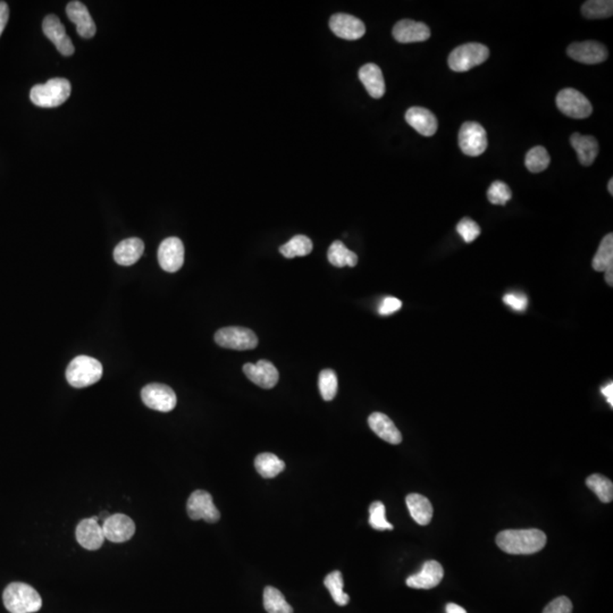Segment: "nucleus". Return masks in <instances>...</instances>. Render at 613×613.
<instances>
[{
    "mask_svg": "<svg viewBox=\"0 0 613 613\" xmlns=\"http://www.w3.org/2000/svg\"><path fill=\"white\" fill-rule=\"evenodd\" d=\"M586 485L590 490L597 494L599 501L603 503H610L612 501L613 484L610 479L599 473H593L586 479Z\"/></svg>",
    "mask_w": 613,
    "mask_h": 613,
    "instance_id": "32",
    "label": "nucleus"
},
{
    "mask_svg": "<svg viewBox=\"0 0 613 613\" xmlns=\"http://www.w3.org/2000/svg\"><path fill=\"white\" fill-rule=\"evenodd\" d=\"M103 365L97 359L88 356L74 358L66 370V379L70 387L83 389L100 381Z\"/></svg>",
    "mask_w": 613,
    "mask_h": 613,
    "instance_id": "4",
    "label": "nucleus"
},
{
    "mask_svg": "<svg viewBox=\"0 0 613 613\" xmlns=\"http://www.w3.org/2000/svg\"><path fill=\"white\" fill-rule=\"evenodd\" d=\"M106 540L112 543H124L133 538L135 533V521L122 513L110 515L101 524Z\"/></svg>",
    "mask_w": 613,
    "mask_h": 613,
    "instance_id": "12",
    "label": "nucleus"
},
{
    "mask_svg": "<svg viewBox=\"0 0 613 613\" xmlns=\"http://www.w3.org/2000/svg\"><path fill=\"white\" fill-rule=\"evenodd\" d=\"M605 281H607V283H608L609 285H613V266L609 267V268L605 271Z\"/></svg>",
    "mask_w": 613,
    "mask_h": 613,
    "instance_id": "46",
    "label": "nucleus"
},
{
    "mask_svg": "<svg viewBox=\"0 0 613 613\" xmlns=\"http://www.w3.org/2000/svg\"><path fill=\"white\" fill-rule=\"evenodd\" d=\"M511 197H513L511 190L502 181L493 182L488 191V201L493 204H498V206L507 204V202H509L510 199H511Z\"/></svg>",
    "mask_w": 613,
    "mask_h": 613,
    "instance_id": "38",
    "label": "nucleus"
},
{
    "mask_svg": "<svg viewBox=\"0 0 613 613\" xmlns=\"http://www.w3.org/2000/svg\"><path fill=\"white\" fill-rule=\"evenodd\" d=\"M42 30L46 37L53 42V45L56 46L57 51L64 55V56H70L74 53V45L66 34L65 26L63 23L59 21L56 15L51 14L45 17L43 23H42Z\"/></svg>",
    "mask_w": 613,
    "mask_h": 613,
    "instance_id": "15",
    "label": "nucleus"
},
{
    "mask_svg": "<svg viewBox=\"0 0 613 613\" xmlns=\"http://www.w3.org/2000/svg\"><path fill=\"white\" fill-rule=\"evenodd\" d=\"M570 143L576 150L578 160L582 166H591L599 154V142L592 135H582L574 133L570 137Z\"/></svg>",
    "mask_w": 613,
    "mask_h": 613,
    "instance_id": "24",
    "label": "nucleus"
},
{
    "mask_svg": "<svg viewBox=\"0 0 613 613\" xmlns=\"http://www.w3.org/2000/svg\"><path fill=\"white\" fill-rule=\"evenodd\" d=\"M567 53L570 58L582 64L594 65L608 58V49L597 41L575 42L569 46Z\"/></svg>",
    "mask_w": 613,
    "mask_h": 613,
    "instance_id": "11",
    "label": "nucleus"
},
{
    "mask_svg": "<svg viewBox=\"0 0 613 613\" xmlns=\"http://www.w3.org/2000/svg\"><path fill=\"white\" fill-rule=\"evenodd\" d=\"M313 242L305 236H295L281 246L280 252L288 259L295 257H305L313 251Z\"/></svg>",
    "mask_w": 613,
    "mask_h": 613,
    "instance_id": "31",
    "label": "nucleus"
},
{
    "mask_svg": "<svg viewBox=\"0 0 613 613\" xmlns=\"http://www.w3.org/2000/svg\"><path fill=\"white\" fill-rule=\"evenodd\" d=\"M608 191L610 192V194H613V179H611L610 181H609Z\"/></svg>",
    "mask_w": 613,
    "mask_h": 613,
    "instance_id": "47",
    "label": "nucleus"
},
{
    "mask_svg": "<svg viewBox=\"0 0 613 613\" xmlns=\"http://www.w3.org/2000/svg\"><path fill=\"white\" fill-rule=\"evenodd\" d=\"M68 19L76 26V31L84 39H91L97 32L95 21L90 15L87 6L81 1H70L66 6Z\"/></svg>",
    "mask_w": 613,
    "mask_h": 613,
    "instance_id": "19",
    "label": "nucleus"
},
{
    "mask_svg": "<svg viewBox=\"0 0 613 613\" xmlns=\"http://www.w3.org/2000/svg\"><path fill=\"white\" fill-rule=\"evenodd\" d=\"M393 37L400 43L423 42L431 37L429 26L421 22L412 20H402L393 28Z\"/></svg>",
    "mask_w": 613,
    "mask_h": 613,
    "instance_id": "20",
    "label": "nucleus"
},
{
    "mask_svg": "<svg viewBox=\"0 0 613 613\" xmlns=\"http://www.w3.org/2000/svg\"><path fill=\"white\" fill-rule=\"evenodd\" d=\"M5 608L11 613H34L41 609L42 599L32 586L11 582L3 594Z\"/></svg>",
    "mask_w": 613,
    "mask_h": 613,
    "instance_id": "2",
    "label": "nucleus"
},
{
    "mask_svg": "<svg viewBox=\"0 0 613 613\" xmlns=\"http://www.w3.org/2000/svg\"><path fill=\"white\" fill-rule=\"evenodd\" d=\"M330 28L335 36L345 40H358L366 33V26L358 17L349 14H334L330 17Z\"/></svg>",
    "mask_w": 613,
    "mask_h": 613,
    "instance_id": "14",
    "label": "nucleus"
},
{
    "mask_svg": "<svg viewBox=\"0 0 613 613\" xmlns=\"http://www.w3.org/2000/svg\"><path fill=\"white\" fill-rule=\"evenodd\" d=\"M401 307H402L401 300L394 297H387L382 301L378 313L382 316H389V315L394 314L397 311L400 310Z\"/></svg>",
    "mask_w": 613,
    "mask_h": 613,
    "instance_id": "42",
    "label": "nucleus"
},
{
    "mask_svg": "<svg viewBox=\"0 0 613 613\" xmlns=\"http://www.w3.org/2000/svg\"><path fill=\"white\" fill-rule=\"evenodd\" d=\"M406 121L418 133L425 137L434 135L439 127L434 114L423 107L409 108L406 112Z\"/></svg>",
    "mask_w": 613,
    "mask_h": 613,
    "instance_id": "21",
    "label": "nucleus"
},
{
    "mask_svg": "<svg viewBox=\"0 0 613 613\" xmlns=\"http://www.w3.org/2000/svg\"><path fill=\"white\" fill-rule=\"evenodd\" d=\"M263 607L268 613H293L283 594L272 586H267L263 591Z\"/></svg>",
    "mask_w": 613,
    "mask_h": 613,
    "instance_id": "29",
    "label": "nucleus"
},
{
    "mask_svg": "<svg viewBox=\"0 0 613 613\" xmlns=\"http://www.w3.org/2000/svg\"><path fill=\"white\" fill-rule=\"evenodd\" d=\"M602 394L604 395L607 400H608L609 404H611V407L613 406V384L612 382L609 383L608 385H605L604 387H602Z\"/></svg>",
    "mask_w": 613,
    "mask_h": 613,
    "instance_id": "44",
    "label": "nucleus"
},
{
    "mask_svg": "<svg viewBox=\"0 0 613 613\" xmlns=\"http://www.w3.org/2000/svg\"><path fill=\"white\" fill-rule=\"evenodd\" d=\"M318 387L324 400H333L337 392V377L335 372L332 370H322L318 378Z\"/></svg>",
    "mask_w": 613,
    "mask_h": 613,
    "instance_id": "36",
    "label": "nucleus"
},
{
    "mask_svg": "<svg viewBox=\"0 0 613 613\" xmlns=\"http://www.w3.org/2000/svg\"><path fill=\"white\" fill-rule=\"evenodd\" d=\"M370 525L376 530H392L393 525L389 524L385 517V505L376 501L370 504Z\"/></svg>",
    "mask_w": 613,
    "mask_h": 613,
    "instance_id": "37",
    "label": "nucleus"
},
{
    "mask_svg": "<svg viewBox=\"0 0 613 613\" xmlns=\"http://www.w3.org/2000/svg\"><path fill=\"white\" fill-rule=\"evenodd\" d=\"M324 585L328 587V592H330L332 599H334L336 604L345 607L350 602V597L343 591L345 582H343L341 572L335 570V572L328 574L324 580Z\"/></svg>",
    "mask_w": 613,
    "mask_h": 613,
    "instance_id": "33",
    "label": "nucleus"
},
{
    "mask_svg": "<svg viewBox=\"0 0 613 613\" xmlns=\"http://www.w3.org/2000/svg\"><path fill=\"white\" fill-rule=\"evenodd\" d=\"M215 342L219 347L232 350H252L258 345V337L251 330L246 328H221L215 334Z\"/></svg>",
    "mask_w": 613,
    "mask_h": 613,
    "instance_id": "7",
    "label": "nucleus"
},
{
    "mask_svg": "<svg viewBox=\"0 0 613 613\" xmlns=\"http://www.w3.org/2000/svg\"><path fill=\"white\" fill-rule=\"evenodd\" d=\"M188 515L192 520H204L214 524L221 518V513L213 502V496L206 491H194L187 503Z\"/></svg>",
    "mask_w": 613,
    "mask_h": 613,
    "instance_id": "10",
    "label": "nucleus"
},
{
    "mask_svg": "<svg viewBox=\"0 0 613 613\" xmlns=\"http://www.w3.org/2000/svg\"><path fill=\"white\" fill-rule=\"evenodd\" d=\"M543 613H572V603L567 597H557L546 605Z\"/></svg>",
    "mask_w": 613,
    "mask_h": 613,
    "instance_id": "40",
    "label": "nucleus"
},
{
    "mask_svg": "<svg viewBox=\"0 0 613 613\" xmlns=\"http://www.w3.org/2000/svg\"><path fill=\"white\" fill-rule=\"evenodd\" d=\"M145 244L137 238L126 239L120 242L114 250V259L118 265L131 266L143 255Z\"/></svg>",
    "mask_w": 613,
    "mask_h": 613,
    "instance_id": "25",
    "label": "nucleus"
},
{
    "mask_svg": "<svg viewBox=\"0 0 613 613\" xmlns=\"http://www.w3.org/2000/svg\"><path fill=\"white\" fill-rule=\"evenodd\" d=\"M243 372L252 383L261 389H273L278 384L280 374L268 360H258L257 364H246Z\"/></svg>",
    "mask_w": 613,
    "mask_h": 613,
    "instance_id": "17",
    "label": "nucleus"
},
{
    "mask_svg": "<svg viewBox=\"0 0 613 613\" xmlns=\"http://www.w3.org/2000/svg\"><path fill=\"white\" fill-rule=\"evenodd\" d=\"M359 80L362 82L370 97L379 99L385 93V81L383 73L377 65L366 64L359 70Z\"/></svg>",
    "mask_w": 613,
    "mask_h": 613,
    "instance_id": "23",
    "label": "nucleus"
},
{
    "mask_svg": "<svg viewBox=\"0 0 613 613\" xmlns=\"http://www.w3.org/2000/svg\"><path fill=\"white\" fill-rule=\"evenodd\" d=\"M488 135L476 122H466L459 131V147L469 157H478L488 149Z\"/></svg>",
    "mask_w": 613,
    "mask_h": 613,
    "instance_id": "8",
    "label": "nucleus"
},
{
    "mask_svg": "<svg viewBox=\"0 0 613 613\" xmlns=\"http://www.w3.org/2000/svg\"><path fill=\"white\" fill-rule=\"evenodd\" d=\"M141 398L148 408L160 412H172L177 404L175 392L164 384H149L141 391Z\"/></svg>",
    "mask_w": 613,
    "mask_h": 613,
    "instance_id": "9",
    "label": "nucleus"
},
{
    "mask_svg": "<svg viewBox=\"0 0 613 613\" xmlns=\"http://www.w3.org/2000/svg\"><path fill=\"white\" fill-rule=\"evenodd\" d=\"M76 540L80 545L89 551L100 549L104 544L105 536L103 527L99 524L98 517L83 519L76 527Z\"/></svg>",
    "mask_w": 613,
    "mask_h": 613,
    "instance_id": "16",
    "label": "nucleus"
},
{
    "mask_svg": "<svg viewBox=\"0 0 613 613\" xmlns=\"http://www.w3.org/2000/svg\"><path fill=\"white\" fill-rule=\"evenodd\" d=\"M446 613H467L465 609L456 604V603H449L446 608Z\"/></svg>",
    "mask_w": 613,
    "mask_h": 613,
    "instance_id": "45",
    "label": "nucleus"
},
{
    "mask_svg": "<svg viewBox=\"0 0 613 613\" xmlns=\"http://www.w3.org/2000/svg\"><path fill=\"white\" fill-rule=\"evenodd\" d=\"M490 51L482 43H466L456 48L449 56V66L454 72H467L486 62Z\"/></svg>",
    "mask_w": 613,
    "mask_h": 613,
    "instance_id": "5",
    "label": "nucleus"
},
{
    "mask_svg": "<svg viewBox=\"0 0 613 613\" xmlns=\"http://www.w3.org/2000/svg\"><path fill=\"white\" fill-rule=\"evenodd\" d=\"M368 425L378 437L385 442L397 446L402 442V435L392 420L382 412H374L368 417Z\"/></svg>",
    "mask_w": 613,
    "mask_h": 613,
    "instance_id": "22",
    "label": "nucleus"
},
{
    "mask_svg": "<svg viewBox=\"0 0 613 613\" xmlns=\"http://www.w3.org/2000/svg\"><path fill=\"white\" fill-rule=\"evenodd\" d=\"M328 258V261L337 268H343L345 266L355 267L358 263V256L347 249L345 243L341 241H334L330 244Z\"/></svg>",
    "mask_w": 613,
    "mask_h": 613,
    "instance_id": "28",
    "label": "nucleus"
},
{
    "mask_svg": "<svg viewBox=\"0 0 613 613\" xmlns=\"http://www.w3.org/2000/svg\"><path fill=\"white\" fill-rule=\"evenodd\" d=\"M9 9L5 1H0V36L5 30L7 22H9Z\"/></svg>",
    "mask_w": 613,
    "mask_h": 613,
    "instance_id": "43",
    "label": "nucleus"
},
{
    "mask_svg": "<svg viewBox=\"0 0 613 613\" xmlns=\"http://www.w3.org/2000/svg\"><path fill=\"white\" fill-rule=\"evenodd\" d=\"M256 471L263 478H274L285 469V463L273 454H261L255 460Z\"/></svg>",
    "mask_w": 613,
    "mask_h": 613,
    "instance_id": "27",
    "label": "nucleus"
},
{
    "mask_svg": "<svg viewBox=\"0 0 613 613\" xmlns=\"http://www.w3.org/2000/svg\"><path fill=\"white\" fill-rule=\"evenodd\" d=\"M613 3L611 0H588L582 6V14L590 20L608 19L612 16Z\"/></svg>",
    "mask_w": 613,
    "mask_h": 613,
    "instance_id": "34",
    "label": "nucleus"
},
{
    "mask_svg": "<svg viewBox=\"0 0 613 613\" xmlns=\"http://www.w3.org/2000/svg\"><path fill=\"white\" fill-rule=\"evenodd\" d=\"M551 157L544 147H534L527 152L525 165L532 173H540L549 167Z\"/></svg>",
    "mask_w": 613,
    "mask_h": 613,
    "instance_id": "35",
    "label": "nucleus"
},
{
    "mask_svg": "<svg viewBox=\"0 0 613 613\" xmlns=\"http://www.w3.org/2000/svg\"><path fill=\"white\" fill-rule=\"evenodd\" d=\"M545 533L540 530H508L498 533L496 545L509 555H534L546 544Z\"/></svg>",
    "mask_w": 613,
    "mask_h": 613,
    "instance_id": "1",
    "label": "nucleus"
},
{
    "mask_svg": "<svg viewBox=\"0 0 613 613\" xmlns=\"http://www.w3.org/2000/svg\"><path fill=\"white\" fill-rule=\"evenodd\" d=\"M444 577V570L440 562L435 560L426 561L418 574L408 577L407 586L416 590H431L436 587Z\"/></svg>",
    "mask_w": 613,
    "mask_h": 613,
    "instance_id": "18",
    "label": "nucleus"
},
{
    "mask_svg": "<svg viewBox=\"0 0 613 613\" xmlns=\"http://www.w3.org/2000/svg\"><path fill=\"white\" fill-rule=\"evenodd\" d=\"M456 232L459 233L463 241L471 243L481 236V227L473 219H463L456 225Z\"/></svg>",
    "mask_w": 613,
    "mask_h": 613,
    "instance_id": "39",
    "label": "nucleus"
},
{
    "mask_svg": "<svg viewBox=\"0 0 613 613\" xmlns=\"http://www.w3.org/2000/svg\"><path fill=\"white\" fill-rule=\"evenodd\" d=\"M594 271L605 272L609 267L613 266V236L612 233L605 236L599 243L597 255L593 258Z\"/></svg>",
    "mask_w": 613,
    "mask_h": 613,
    "instance_id": "30",
    "label": "nucleus"
},
{
    "mask_svg": "<svg viewBox=\"0 0 613 613\" xmlns=\"http://www.w3.org/2000/svg\"><path fill=\"white\" fill-rule=\"evenodd\" d=\"M70 83L63 78H55L47 83L34 85L30 93V99L36 106L53 108L64 104L70 98Z\"/></svg>",
    "mask_w": 613,
    "mask_h": 613,
    "instance_id": "3",
    "label": "nucleus"
},
{
    "mask_svg": "<svg viewBox=\"0 0 613 613\" xmlns=\"http://www.w3.org/2000/svg\"><path fill=\"white\" fill-rule=\"evenodd\" d=\"M557 106L562 114L576 120L590 117L593 112L591 101L572 88L561 90L557 93Z\"/></svg>",
    "mask_w": 613,
    "mask_h": 613,
    "instance_id": "6",
    "label": "nucleus"
},
{
    "mask_svg": "<svg viewBox=\"0 0 613 613\" xmlns=\"http://www.w3.org/2000/svg\"><path fill=\"white\" fill-rule=\"evenodd\" d=\"M406 503L412 519L418 525L426 526L431 523L433 518V505L429 498L417 493H412L407 496Z\"/></svg>",
    "mask_w": 613,
    "mask_h": 613,
    "instance_id": "26",
    "label": "nucleus"
},
{
    "mask_svg": "<svg viewBox=\"0 0 613 613\" xmlns=\"http://www.w3.org/2000/svg\"><path fill=\"white\" fill-rule=\"evenodd\" d=\"M158 261L162 268L168 273H175L184 263V246L179 238H167L158 248Z\"/></svg>",
    "mask_w": 613,
    "mask_h": 613,
    "instance_id": "13",
    "label": "nucleus"
},
{
    "mask_svg": "<svg viewBox=\"0 0 613 613\" xmlns=\"http://www.w3.org/2000/svg\"><path fill=\"white\" fill-rule=\"evenodd\" d=\"M503 303L515 311H525L528 305V299L523 293H508L503 297Z\"/></svg>",
    "mask_w": 613,
    "mask_h": 613,
    "instance_id": "41",
    "label": "nucleus"
}]
</instances>
